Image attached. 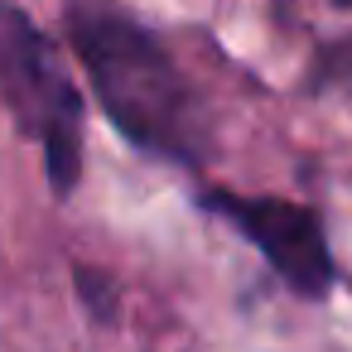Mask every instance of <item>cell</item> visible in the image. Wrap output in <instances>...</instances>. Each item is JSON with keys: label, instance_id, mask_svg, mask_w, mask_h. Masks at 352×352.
<instances>
[{"label": "cell", "instance_id": "4", "mask_svg": "<svg viewBox=\"0 0 352 352\" xmlns=\"http://www.w3.org/2000/svg\"><path fill=\"white\" fill-rule=\"evenodd\" d=\"M78 289H82V299H92V309H97L102 318H111L116 299H111V289L102 285V275H97V270H78Z\"/></svg>", "mask_w": 352, "mask_h": 352}, {"label": "cell", "instance_id": "2", "mask_svg": "<svg viewBox=\"0 0 352 352\" xmlns=\"http://www.w3.org/2000/svg\"><path fill=\"white\" fill-rule=\"evenodd\" d=\"M0 107L39 145L54 193L68 198L82 179V92L15 0H0Z\"/></svg>", "mask_w": 352, "mask_h": 352}, {"label": "cell", "instance_id": "3", "mask_svg": "<svg viewBox=\"0 0 352 352\" xmlns=\"http://www.w3.org/2000/svg\"><path fill=\"white\" fill-rule=\"evenodd\" d=\"M208 212H217L222 222H232L265 261L270 270L304 299H323L333 289V256H328V236H323V217L304 203L289 198H251V193H227L212 188Z\"/></svg>", "mask_w": 352, "mask_h": 352}, {"label": "cell", "instance_id": "1", "mask_svg": "<svg viewBox=\"0 0 352 352\" xmlns=\"http://www.w3.org/2000/svg\"><path fill=\"white\" fill-rule=\"evenodd\" d=\"M68 39L87 68L92 97L102 102V111L131 145L174 164L203 160L198 97L188 92L174 58L135 20L102 6H73Z\"/></svg>", "mask_w": 352, "mask_h": 352}]
</instances>
